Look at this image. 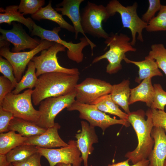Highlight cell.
<instances>
[{
    "instance_id": "35",
    "label": "cell",
    "mask_w": 166,
    "mask_h": 166,
    "mask_svg": "<svg viewBox=\"0 0 166 166\" xmlns=\"http://www.w3.org/2000/svg\"><path fill=\"white\" fill-rule=\"evenodd\" d=\"M100 99L114 112L115 115L119 117L121 119L128 121V114L122 111L119 108V106L112 100L110 94L105 95Z\"/></svg>"
},
{
    "instance_id": "12",
    "label": "cell",
    "mask_w": 166,
    "mask_h": 166,
    "mask_svg": "<svg viewBox=\"0 0 166 166\" xmlns=\"http://www.w3.org/2000/svg\"><path fill=\"white\" fill-rule=\"evenodd\" d=\"M112 85L99 79L86 78L75 88L76 100L79 102L94 105L102 97L110 93Z\"/></svg>"
},
{
    "instance_id": "36",
    "label": "cell",
    "mask_w": 166,
    "mask_h": 166,
    "mask_svg": "<svg viewBox=\"0 0 166 166\" xmlns=\"http://www.w3.org/2000/svg\"><path fill=\"white\" fill-rule=\"evenodd\" d=\"M14 117L11 113L4 109L0 106V132L9 131L8 128L11 120Z\"/></svg>"
},
{
    "instance_id": "37",
    "label": "cell",
    "mask_w": 166,
    "mask_h": 166,
    "mask_svg": "<svg viewBox=\"0 0 166 166\" xmlns=\"http://www.w3.org/2000/svg\"><path fill=\"white\" fill-rule=\"evenodd\" d=\"M15 87L8 78L4 76H0V104L6 96L12 92Z\"/></svg>"
},
{
    "instance_id": "21",
    "label": "cell",
    "mask_w": 166,
    "mask_h": 166,
    "mask_svg": "<svg viewBox=\"0 0 166 166\" xmlns=\"http://www.w3.org/2000/svg\"><path fill=\"white\" fill-rule=\"evenodd\" d=\"M129 85V80H124L119 84L112 85L110 94L113 101L127 114L130 112L129 107L131 89Z\"/></svg>"
},
{
    "instance_id": "6",
    "label": "cell",
    "mask_w": 166,
    "mask_h": 166,
    "mask_svg": "<svg viewBox=\"0 0 166 166\" xmlns=\"http://www.w3.org/2000/svg\"><path fill=\"white\" fill-rule=\"evenodd\" d=\"M33 28L31 34L32 36H38L41 38V40L55 42L64 46L68 49L67 56L68 58L77 63L83 61L84 54L82 51L86 46H90L92 55H93V49L96 45L84 37L80 39V42L74 43L72 42H67L60 37L58 33L61 30V28L59 26L55 27L52 30H49L38 26L35 23Z\"/></svg>"
},
{
    "instance_id": "7",
    "label": "cell",
    "mask_w": 166,
    "mask_h": 166,
    "mask_svg": "<svg viewBox=\"0 0 166 166\" xmlns=\"http://www.w3.org/2000/svg\"><path fill=\"white\" fill-rule=\"evenodd\" d=\"M82 29L94 37L107 39L109 34L103 29V22H105L110 16L106 6L88 1L80 12Z\"/></svg>"
},
{
    "instance_id": "41",
    "label": "cell",
    "mask_w": 166,
    "mask_h": 166,
    "mask_svg": "<svg viewBox=\"0 0 166 166\" xmlns=\"http://www.w3.org/2000/svg\"><path fill=\"white\" fill-rule=\"evenodd\" d=\"M56 166H72L70 164H67L63 163H59L57 164Z\"/></svg>"
},
{
    "instance_id": "5",
    "label": "cell",
    "mask_w": 166,
    "mask_h": 166,
    "mask_svg": "<svg viewBox=\"0 0 166 166\" xmlns=\"http://www.w3.org/2000/svg\"><path fill=\"white\" fill-rule=\"evenodd\" d=\"M33 90L28 89L17 94H8L0 104L5 110L12 113L15 117L36 123L40 113L34 107L32 101Z\"/></svg>"
},
{
    "instance_id": "22",
    "label": "cell",
    "mask_w": 166,
    "mask_h": 166,
    "mask_svg": "<svg viewBox=\"0 0 166 166\" xmlns=\"http://www.w3.org/2000/svg\"><path fill=\"white\" fill-rule=\"evenodd\" d=\"M46 129L34 122L15 117L10 121L8 128L9 131L17 132L22 136L27 137L42 134Z\"/></svg>"
},
{
    "instance_id": "27",
    "label": "cell",
    "mask_w": 166,
    "mask_h": 166,
    "mask_svg": "<svg viewBox=\"0 0 166 166\" xmlns=\"http://www.w3.org/2000/svg\"><path fill=\"white\" fill-rule=\"evenodd\" d=\"M37 152L38 150L36 146L22 144L12 149L6 155L8 162L12 163L24 160Z\"/></svg>"
},
{
    "instance_id": "28",
    "label": "cell",
    "mask_w": 166,
    "mask_h": 166,
    "mask_svg": "<svg viewBox=\"0 0 166 166\" xmlns=\"http://www.w3.org/2000/svg\"><path fill=\"white\" fill-rule=\"evenodd\" d=\"M148 56L156 60L158 67L166 76V48L162 43L154 44Z\"/></svg>"
},
{
    "instance_id": "15",
    "label": "cell",
    "mask_w": 166,
    "mask_h": 166,
    "mask_svg": "<svg viewBox=\"0 0 166 166\" xmlns=\"http://www.w3.org/2000/svg\"><path fill=\"white\" fill-rule=\"evenodd\" d=\"M61 126L57 123L48 128L42 134L28 137L23 144L31 145L45 148L63 147L68 145L60 136L58 130Z\"/></svg>"
},
{
    "instance_id": "3",
    "label": "cell",
    "mask_w": 166,
    "mask_h": 166,
    "mask_svg": "<svg viewBox=\"0 0 166 166\" xmlns=\"http://www.w3.org/2000/svg\"><path fill=\"white\" fill-rule=\"evenodd\" d=\"M130 42V38L125 34H111L105 41L107 45L105 48L109 47V49L104 54L95 57L92 64L106 59L109 62L106 68V72L109 74L117 73L122 69L121 62L126 57V53L136 51Z\"/></svg>"
},
{
    "instance_id": "24",
    "label": "cell",
    "mask_w": 166,
    "mask_h": 166,
    "mask_svg": "<svg viewBox=\"0 0 166 166\" xmlns=\"http://www.w3.org/2000/svg\"><path fill=\"white\" fill-rule=\"evenodd\" d=\"M18 9L17 5L8 6L5 9L1 7L0 23H6L10 25L13 22H17L24 24L31 32L34 22L30 18H25L24 14H21Z\"/></svg>"
},
{
    "instance_id": "20",
    "label": "cell",
    "mask_w": 166,
    "mask_h": 166,
    "mask_svg": "<svg viewBox=\"0 0 166 166\" xmlns=\"http://www.w3.org/2000/svg\"><path fill=\"white\" fill-rule=\"evenodd\" d=\"M124 60L126 63L133 64L138 68L139 76L135 80V81L138 83H140L141 81L146 78H152L156 76H163L155 60L148 56L145 57L144 60L140 61H132L126 57Z\"/></svg>"
},
{
    "instance_id": "11",
    "label": "cell",
    "mask_w": 166,
    "mask_h": 166,
    "mask_svg": "<svg viewBox=\"0 0 166 166\" xmlns=\"http://www.w3.org/2000/svg\"><path fill=\"white\" fill-rule=\"evenodd\" d=\"M76 96L74 89L67 94L48 98L42 101L38 108L40 116L36 124L46 129L53 126L57 115L76 100Z\"/></svg>"
},
{
    "instance_id": "2",
    "label": "cell",
    "mask_w": 166,
    "mask_h": 166,
    "mask_svg": "<svg viewBox=\"0 0 166 166\" xmlns=\"http://www.w3.org/2000/svg\"><path fill=\"white\" fill-rule=\"evenodd\" d=\"M79 75L62 72H52L39 76L32 94L34 105L49 97L67 94L74 90Z\"/></svg>"
},
{
    "instance_id": "42",
    "label": "cell",
    "mask_w": 166,
    "mask_h": 166,
    "mask_svg": "<svg viewBox=\"0 0 166 166\" xmlns=\"http://www.w3.org/2000/svg\"><path fill=\"white\" fill-rule=\"evenodd\" d=\"M164 166H166V158L165 159V160L164 162Z\"/></svg>"
},
{
    "instance_id": "10",
    "label": "cell",
    "mask_w": 166,
    "mask_h": 166,
    "mask_svg": "<svg viewBox=\"0 0 166 166\" xmlns=\"http://www.w3.org/2000/svg\"><path fill=\"white\" fill-rule=\"evenodd\" d=\"M67 109L69 111H78L80 118L86 120L93 127H100L103 132L108 128L114 124H121L126 127L130 125L127 121L111 117L99 110L95 105L82 103L75 100Z\"/></svg>"
},
{
    "instance_id": "9",
    "label": "cell",
    "mask_w": 166,
    "mask_h": 166,
    "mask_svg": "<svg viewBox=\"0 0 166 166\" xmlns=\"http://www.w3.org/2000/svg\"><path fill=\"white\" fill-rule=\"evenodd\" d=\"M65 48L61 44L54 42L48 49L42 51L40 55L34 56L31 61L35 64L37 77L52 72H62L79 75L80 72L78 69L67 68L59 64L57 54L59 52L65 51Z\"/></svg>"
},
{
    "instance_id": "19",
    "label": "cell",
    "mask_w": 166,
    "mask_h": 166,
    "mask_svg": "<svg viewBox=\"0 0 166 166\" xmlns=\"http://www.w3.org/2000/svg\"><path fill=\"white\" fill-rule=\"evenodd\" d=\"M151 79L150 78L144 79L138 86L131 89L129 105L140 101L145 103L147 106L151 108L154 94V88Z\"/></svg>"
},
{
    "instance_id": "18",
    "label": "cell",
    "mask_w": 166,
    "mask_h": 166,
    "mask_svg": "<svg viewBox=\"0 0 166 166\" xmlns=\"http://www.w3.org/2000/svg\"><path fill=\"white\" fill-rule=\"evenodd\" d=\"M84 0H64L56 5L55 10L61 12L62 15L68 17L72 22L75 30V38L77 39L78 34L81 33L87 39L91 41L84 33L81 23L80 6Z\"/></svg>"
},
{
    "instance_id": "38",
    "label": "cell",
    "mask_w": 166,
    "mask_h": 166,
    "mask_svg": "<svg viewBox=\"0 0 166 166\" xmlns=\"http://www.w3.org/2000/svg\"><path fill=\"white\" fill-rule=\"evenodd\" d=\"M42 156L39 152H37L24 160L11 164L14 166H42L41 163Z\"/></svg>"
},
{
    "instance_id": "23",
    "label": "cell",
    "mask_w": 166,
    "mask_h": 166,
    "mask_svg": "<svg viewBox=\"0 0 166 166\" xmlns=\"http://www.w3.org/2000/svg\"><path fill=\"white\" fill-rule=\"evenodd\" d=\"M31 17L39 21L42 19L50 20L58 24L61 28L75 32L73 26L66 22L63 18L62 15L58 13L52 7L51 1H49L46 6L41 7L35 14L31 15Z\"/></svg>"
},
{
    "instance_id": "31",
    "label": "cell",
    "mask_w": 166,
    "mask_h": 166,
    "mask_svg": "<svg viewBox=\"0 0 166 166\" xmlns=\"http://www.w3.org/2000/svg\"><path fill=\"white\" fill-rule=\"evenodd\" d=\"M154 94L153 100L150 108L164 111L166 105V92L163 89L161 85H153Z\"/></svg>"
},
{
    "instance_id": "30",
    "label": "cell",
    "mask_w": 166,
    "mask_h": 166,
    "mask_svg": "<svg viewBox=\"0 0 166 166\" xmlns=\"http://www.w3.org/2000/svg\"><path fill=\"white\" fill-rule=\"evenodd\" d=\"M45 3L44 0H21L18 6V10L24 14L32 15L37 12Z\"/></svg>"
},
{
    "instance_id": "29",
    "label": "cell",
    "mask_w": 166,
    "mask_h": 166,
    "mask_svg": "<svg viewBox=\"0 0 166 166\" xmlns=\"http://www.w3.org/2000/svg\"><path fill=\"white\" fill-rule=\"evenodd\" d=\"M148 32L166 31V6L162 5L156 16L148 24L145 28Z\"/></svg>"
},
{
    "instance_id": "4",
    "label": "cell",
    "mask_w": 166,
    "mask_h": 166,
    "mask_svg": "<svg viewBox=\"0 0 166 166\" xmlns=\"http://www.w3.org/2000/svg\"><path fill=\"white\" fill-rule=\"evenodd\" d=\"M108 12L110 17L113 16L116 13L121 16L123 27L128 29L131 32L132 40L131 43L133 46L137 39L143 42L144 39L142 32L147 25V23L143 21L138 15L137 10L138 4L134 2L133 5L124 6L117 0L110 1L106 6Z\"/></svg>"
},
{
    "instance_id": "1",
    "label": "cell",
    "mask_w": 166,
    "mask_h": 166,
    "mask_svg": "<svg viewBox=\"0 0 166 166\" xmlns=\"http://www.w3.org/2000/svg\"><path fill=\"white\" fill-rule=\"evenodd\" d=\"M128 114V121L136 133L138 144L136 148L128 152L125 157L134 164L148 159L151 153L154 143L151 136L153 126L150 108L146 113L143 110L139 109Z\"/></svg>"
},
{
    "instance_id": "13",
    "label": "cell",
    "mask_w": 166,
    "mask_h": 166,
    "mask_svg": "<svg viewBox=\"0 0 166 166\" xmlns=\"http://www.w3.org/2000/svg\"><path fill=\"white\" fill-rule=\"evenodd\" d=\"M67 146L58 149L45 148L36 146L42 156L48 161L50 166H55L59 163L70 164L73 166H81L83 159L77 141L70 140Z\"/></svg>"
},
{
    "instance_id": "25",
    "label": "cell",
    "mask_w": 166,
    "mask_h": 166,
    "mask_svg": "<svg viewBox=\"0 0 166 166\" xmlns=\"http://www.w3.org/2000/svg\"><path fill=\"white\" fill-rule=\"evenodd\" d=\"M27 138L13 131L0 133V154H6L12 149L23 144Z\"/></svg>"
},
{
    "instance_id": "39",
    "label": "cell",
    "mask_w": 166,
    "mask_h": 166,
    "mask_svg": "<svg viewBox=\"0 0 166 166\" xmlns=\"http://www.w3.org/2000/svg\"><path fill=\"white\" fill-rule=\"evenodd\" d=\"M129 160L128 159L127 160L122 162L109 164L108 166H149V162L148 159L144 160L132 165L129 164Z\"/></svg>"
},
{
    "instance_id": "32",
    "label": "cell",
    "mask_w": 166,
    "mask_h": 166,
    "mask_svg": "<svg viewBox=\"0 0 166 166\" xmlns=\"http://www.w3.org/2000/svg\"><path fill=\"white\" fill-rule=\"evenodd\" d=\"M0 72L5 77L9 80L15 88L18 82L14 73V69L10 63L6 59L0 57Z\"/></svg>"
},
{
    "instance_id": "17",
    "label": "cell",
    "mask_w": 166,
    "mask_h": 166,
    "mask_svg": "<svg viewBox=\"0 0 166 166\" xmlns=\"http://www.w3.org/2000/svg\"><path fill=\"white\" fill-rule=\"evenodd\" d=\"M151 136L154 143L148 159L149 166H164L166 158V135L164 129L153 127Z\"/></svg>"
},
{
    "instance_id": "34",
    "label": "cell",
    "mask_w": 166,
    "mask_h": 166,
    "mask_svg": "<svg viewBox=\"0 0 166 166\" xmlns=\"http://www.w3.org/2000/svg\"><path fill=\"white\" fill-rule=\"evenodd\" d=\"M151 109L153 127H160L166 132V113L164 110Z\"/></svg>"
},
{
    "instance_id": "33",
    "label": "cell",
    "mask_w": 166,
    "mask_h": 166,
    "mask_svg": "<svg viewBox=\"0 0 166 166\" xmlns=\"http://www.w3.org/2000/svg\"><path fill=\"white\" fill-rule=\"evenodd\" d=\"M148 2V8L141 18L143 21L147 23L155 17V14L159 11L162 6L160 0H149Z\"/></svg>"
},
{
    "instance_id": "16",
    "label": "cell",
    "mask_w": 166,
    "mask_h": 166,
    "mask_svg": "<svg viewBox=\"0 0 166 166\" xmlns=\"http://www.w3.org/2000/svg\"><path fill=\"white\" fill-rule=\"evenodd\" d=\"M81 130L76 134L78 147L81 153L84 166H88V158L94 150L93 144L98 142V140L95 127L87 122L81 121Z\"/></svg>"
},
{
    "instance_id": "40",
    "label": "cell",
    "mask_w": 166,
    "mask_h": 166,
    "mask_svg": "<svg viewBox=\"0 0 166 166\" xmlns=\"http://www.w3.org/2000/svg\"><path fill=\"white\" fill-rule=\"evenodd\" d=\"M10 164L7 161L6 155L0 154V166H8Z\"/></svg>"
},
{
    "instance_id": "26",
    "label": "cell",
    "mask_w": 166,
    "mask_h": 166,
    "mask_svg": "<svg viewBox=\"0 0 166 166\" xmlns=\"http://www.w3.org/2000/svg\"><path fill=\"white\" fill-rule=\"evenodd\" d=\"M27 66V69L25 74L12 92L13 94H18L25 89H32L35 88L38 79L36 74L35 64L32 61H30Z\"/></svg>"
},
{
    "instance_id": "8",
    "label": "cell",
    "mask_w": 166,
    "mask_h": 166,
    "mask_svg": "<svg viewBox=\"0 0 166 166\" xmlns=\"http://www.w3.org/2000/svg\"><path fill=\"white\" fill-rule=\"evenodd\" d=\"M0 42V55L6 58L12 65L18 82L21 80L26 66L32 58L39 52L48 49L54 42L41 39L40 44L30 51L14 53L10 51L9 42L5 41Z\"/></svg>"
},
{
    "instance_id": "43",
    "label": "cell",
    "mask_w": 166,
    "mask_h": 166,
    "mask_svg": "<svg viewBox=\"0 0 166 166\" xmlns=\"http://www.w3.org/2000/svg\"><path fill=\"white\" fill-rule=\"evenodd\" d=\"M8 166H14L12 165V164L11 163Z\"/></svg>"
},
{
    "instance_id": "14",
    "label": "cell",
    "mask_w": 166,
    "mask_h": 166,
    "mask_svg": "<svg viewBox=\"0 0 166 166\" xmlns=\"http://www.w3.org/2000/svg\"><path fill=\"white\" fill-rule=\"evenodd\" d=\"M2 34L0 41H5L12 43L14 45L12 51L19 52L26 49L32 50L38 46L40 41L32 38L29 36L19 24L13 23V28L10 30L0 29Z\"/></svg>"
}]
</instances>
